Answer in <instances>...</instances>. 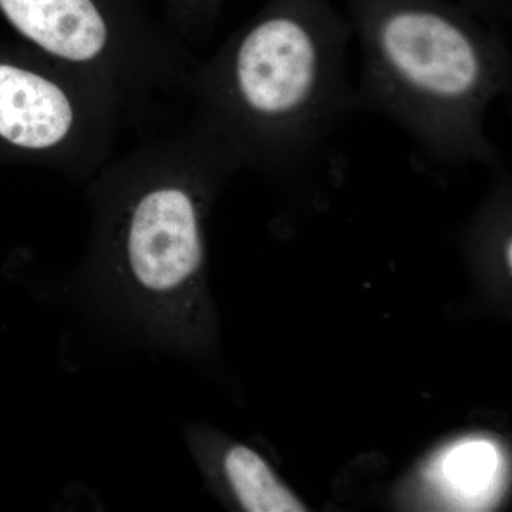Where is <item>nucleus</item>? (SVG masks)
I'll return each mask as SVG.
<instances>
[{"mask_svg": "<svg viewBox=\"0 0 512 512\" xmlns=\"http://www.w3.org/2000/svg\"><path fill=\"white\" fill-rule=\"evenodd\" d=\"M348 43V29L316 10H268L195 64L194 116L241 168L288 175L313 165L355 110Z\"/></svg>", "mask_w": 512, "mask_h": 512, "instance_id": "obj_2", "label": "nucleus"}, {"mask_svg": "<svg viewBox=\"0 0 512 512\" xmlns=\"http://www.w3.org/2000/svg\"><path fill=\"white\" fill-rule=\"evenodd\" d=\"M239 170L194 114L184 127L111 158L84 184L90 238L74 276L83 305L151 348H191L207 318L205 221Z\"/></svg>", "mask_w": 512, "mask_h": 512, "instance_id": "obj_1", "label": "nucleus"}, {"mask_svg": "<svg viewBox=\"0 0 512 512\" xmlns=\"http://www.w3.org/2000/svg\"><path fill=\"white\" fill-rule=\"evenodd\" d=\"M0 18L25 45L113 94L136 126L187 94L197 64L158 0H0Z\"/></svg>", "mask_w": 512, "mask_h": 512, "instance_id": "obj_4", "label": "nucleus"}, {"mask_svg": "<svg viewBox=\"0 0 512 512\" xmlns=\"http://www.w3.org/2000/svg\"><path fill=\"white\" fill-rule=\"evenodd\" d=\"M221 471L229 491L244 510L301 512V501L276 478L268 463L249 447L235 444L221 457Z\"/></svg>", "mask_w": 512, "mask_h": 512, "instance_id": "obj_6", "label": "nucleus"}, {"mask_svg": "<svg viewBox=\"0 0 512 512\" xmlns=\"http://www.w3.org/2000/svg\"><path fill=\"white\" fill-rule=\"evenodd\" d=\"M500 456L490 441L470 440L448 448L441 458L440 481L458 503L476 507L493 497L500 476Z\"/></svg>", "mask_w": 512, "mask_h": 512, "instance_id": "obj_7", "label": "nucleus"}, {"mask_svg": "<svg viewBox=\"0 0 512 512\" xmlns=\"http://www.w3.org/2000/svg\"><path fill=\"white\" fill-rule=\"evenodd\" d=\"M359 30L355 110L392 121L439 163L504 165L485 130L491 104L511 89L503 37L416 0L367 5Z\"/></svg>", "mask_w": 512, "mask_h": 512, "instance_id": "obj_3", "label": "nucleus"}, {"mask_svg": "<svg viewBox=\"0 0 512 512\" xmlns=\"http://www.w3.org/2000/svg\"><path fill=\"white\" fill-rule=\"evenodd\" d=\"M127 123L100 84L23 42L0 40V167H33L86 184L113 158Z\"/></svg>", "mask_w": 512, "mask_h": 512, "instance_id": "obj_5", "label": "nucleus"}]
</instances>
